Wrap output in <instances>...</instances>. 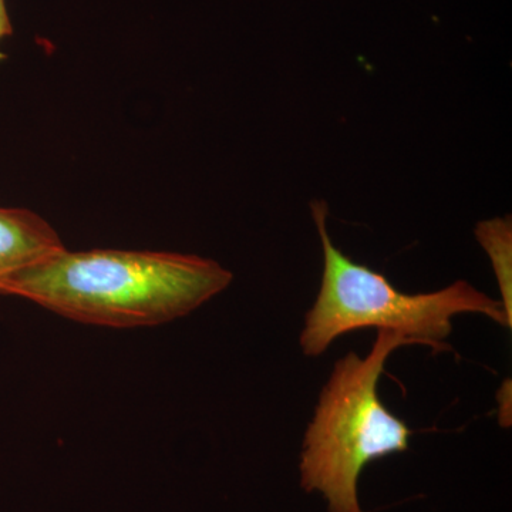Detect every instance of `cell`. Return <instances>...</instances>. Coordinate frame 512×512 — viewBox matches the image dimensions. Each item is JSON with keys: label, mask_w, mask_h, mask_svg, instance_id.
Instances as JSON below:
<instances>
[{"label": "cell", "mask_w": 512, "mask_h": 512, "mask_svg": "<svg viewBox=\"0 0 512 512\" xmlns=\"http://www.w3.org/2000/svg\"><path fill=\"white\" fill-rule=\"evenodd\" d=\"M407 345L414 343L402 333L377 330L372 350L338 360L320 392L303 437L299 473L303 490L322 494L329 512H365L357 490L363 470L409 450L413 430L377 394L387 359Z\"/></svg>", "instance_id": "obj_2"}, {"label": "cell", "mask_w": 512, "mask_h": 512, "mask_svg": "<svg viewBox=\"0 0 512 512\" xmlns=\"http://www.w3.org/2000/svg\"><path fill=\"white\" fill-rule=\"evenodd\" d=\"M232 279L224 266L197 255L64 248L6 276L0 295L87 325L144 328L190 315Z\"/></svg>", "instance_id": "obj_1"}, {"label": "cell", "mask_w": 512, "mask_h": 512, "mask_svg": "<svg viewBox=\"0 0 512 512\" xmlns=\"http://www.w3.org/2000/svg\"><path fill=\"white\" fill-rule=\"evenodd\" d=\"M64 248L59 234L36 212L0 207V281Z\"/></svg>", "instance_id": "obj_4"}, {"label": "cell", "mask_w": 512, "mask_h": 512, "mask_svg": "<svg viewBox=\"0 0 512 512\" xmlns=\"http://www.w3.org/2000/svg\"><path fill=\"white\" fill-rule=\"evenodd\" d=\"M312 214L322 242L323 274L299 339L303 355L320 356L340 336L367 328L399 332L414 345L443 352L450 350L446 339L453 330L451 320L460 313H480L511 329L503 303L466 281L431 293L397 291L386 276L356 264L333 245L326 228V202H313Z\"/></svg>", "instance_id": "obj_3"}, {"label": "cell", "mask_w": 512, "mask_h": 512, "mask_svg": "<svg viewBox=\"0 0 512 512\" xmlns=\"http://www.w3.org/2000/svg\"><path fill=\"white\" fill-rule=\"evenodd\" d=\"M13 35L12 23H10L5 0H0V40Z\"/></svg>", "instance_id": "obj_6"}, {"label": "cell", "mask_w": 512, "mask_h": 512, "mask_svg": "<svg viewBox=\"0 0 512 512\" xmlns=\"http://www.w3.org/2000/svg\"><path fill=\"white\" fill-rule=\"evenodd\" d=\"M476 237L481 247L490 256L501 296H503L501 303H503L507 315L512 319V228L510 218H494V220L480 222L476 228Z\"/></svg>", "instance_id": "obj_5"}]
</instances>
